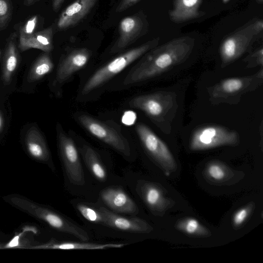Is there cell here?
<instances>
[{
  "label": "cell",
  "instance_id": "ac0fdd59",
  "mask_svg": "<svg viewBox=\"0 0 263 263\" xmlns=\"http://www.w3.org/2000/svg\"><path fill=\"white\" fill-rule=\"evenodd\" d=\"M25 141L27 151L33 158L43 162L49 160L50 153L46 143L35 127L32 126L28 130Z\"/></svg>",
  "mask_w": 263,
  "mask_h": 263
},
{
  "label": "cell",
  "instance_id": "44dd1931",
  "mask_svg": "<svg viewBox=\"0 0 263 263\" xmlns=\"http://www.w3.org/2000/svg\"><path fill=\"white\" fill-rule=\"evenodd\" d=\"M82 157L92 175L100 182H105L107 172L96 151L88 145L84 144L81 148Z\"/></svg>",
  "mask_w": 263,
  "mask_h": 263
},
{
  "label": "cell",
  "instance_id": "7c38bea8",
  "mask_svg": "<svg viewBox=\"0 0 263 263\" xmlns=\"http://www.w3.org/2000/svg\"><path fill=\"white\" fill-rule=\"evenodd\" d=\"M91 55V51L86 48H76L68 52L58 66L53 85L60 87L66 83L87 64Z\"/></svg>",
  "mask_w": 263,
  "mask_h": 263
},
{
  "label": "cell",
  "instance_id": "cb8c5ba5",
  "mask_svg": "<svg viewBox=\"0 0 263 263\" xmlns=\"http://www.w3.org/2000/svg\"><path fill=\"white\" fill-rule=\"evenodd\" d=\"M17 53L14 44L11 42L6 50L3 66V79L5 83H9L17 65Z\"/></svg>",
  "mask_w": 263,
  "mask_h": 263
},
{
  "label": "cell",
  "instance_id": "5bb4252c",
  "mask_svg": "<svg viewBox=\"0 0 263 263\" xmlns=\"http://www.w3.org/2000/svg\"><path fill=\"white\" fill-rule=\"evenodd\" d=\"M103 202L112 211L126 214H137L139 209L135 201L122 189L110 187L100 193Z\"/></svg>",
  "mask_w": 263,
  "mask_h": 263
},
{
  "label": "cell",
  "instance_id": "7402d4cb",
  "mask_svg": "<svg viewBox=\"0 0 263 263\" xmlns=\"http://www.w3.org/2000/svg\"><path fill=\"white\" fill-rule=\"evenodd\" d=\"M179 231L189 236L197 237H208L211 235V231L197 219L193 217H184L179 220L175 224Z\"/></svg>",
  "mask_w": 263,
  "mask_h": 263
},
{
  "label": "cell",
  "instance_id": "f1b7e54d",
  "mask_svg": "<svg viewBox=\"0 0 263 263\" xmlns=\"http://www.w3.org/2000/svg\"><path fill=\"white\" fill-rule=\"evenodd\" d=\"M141 0H121L116 8L117 12H122L136 5Z\"/></svg>",
  "mask_w": 263,
  "mask_h": 263
},
{
  "label": "cell",
  "instance_id": "f546056e",
  "mask_svg": "<svg viewBox=\"0 0 263 263\" xmlns=\"http://www.w3.org/2000/svg\"><path fill=\"white\" fill-rule=\"evenodd\" d=\"M9 8L7 0H0V20H4L8 16Z\"/></svg>",
  "mask_w": 263,
  "mask_h": 263
},
{
  "label": "cell",
  "instance_id": "3957f363",
  "mask_svg": "<svg viewBox=\"0 0 263 263\" xmlns=\"http://www.w3.org/2000/svg\"><path fill=\"white\" fill-rule=\"evenodd\" d=\"M159 42V38L154 39L117 56L90 76L82 86L81 94L82 96L89 95L101 88L147 52L158 46Z\"/></svg>",
  "mask_w": 263,
  "mask_h": 263
},
{
  "label": "cell",
  "instance_id": "8992f818",
  "mask_svg": "<svg viewBox=\"0 0 263 263\" xmlns=\"http://www.w3.org/2000/svg\"><path fill=\"white\" fill-rule=\"evenodd\" d=\"M262 30L263 22L259 19L252 21L226 37L219 49L221 67L228 66L241 57Z\"/></svg>",
  "mask_w": 263,
  "mask_h": 263
},
{
  "label": "cell",
  "instance_id": "6da1fadb",
  "mask_svg": "<svg viewBox=\"0 0 263 263\" xmlns=\"http://www.w3.org/2000/svg\"><path fill=\"white\" fill-rule=\"evenodd\" d=\"M194 45V39L185 36L156 46L141 57L127 74L123 84L131 85L149 80L182 63L191 54Z\"/></svg>",
  "mask_w": 263,
  "mask_h": 263
},
{
  "label": "cell",
  "instance_id": "9a60e30c",
  "mask_svg": "<svg viewBox=\"0 0 263 263\" xmlns=\"http://www.w3.org/2000/svg\"><path fill=\"white\" fill-rule=\"evenodd\" d=\"M98 0H76L61 13L57 23L59 29L76 25L88 14Z\"/></svg>",
  "mask_w": 263,
  "mask_h": 263
},
{
  "label": "cell",
  "instance_id": "83f0119b",
  "mask_svg": "<svg viewBox=\"0 0 263 263\" xmlns=\"http://www.w3.org/2000/svg\"><path fill=\"white\" fill-rule=\"evenodd\" d=\"M37 20V17L36 16L28 20L23 29V33L25 34H21V35L29 36L32 34L35 29Z\"/></svg>",
  "mask_w": 263,
  "mask_h": 263
},
{
  "label": "cell",
  "instance_id": "277c9868",
  "mask_svg": "<svg viewBox=\"0 0 263 263\" xmlns=\"http://www.w3.org/2000/svg\"><path fill=\"white\" fill-rule=\"evenodd\" d=\"M262 83V67L250 76L226 78L207 88L209 101L213 105H237L242 95L256 90Z\"/></svg>",
  "mask_w": 263,
  "mask_h": 263
},
{
  "label": "cell",
  "instance_id": "9c48e42d",
  "mask_svg": "<svg viewBox=\"0 0 263 263\" xmlns=\"http://www.w3.org/2000/svg\"><path fill=\"white\" fill-rule=\"evenodd\" d=\"M57 133L60 157L69 181L74 185H84V173L74 141L60 124L57 125Z\"/></svg>",
  "mask_w": 263,
  "mask_h": 263
},
{
  "label": "cell",
  "instance_id": "d6a6232c",
  "mask_svg": "<svg viewBox=\"0 0 263 263\" xmlns=\"http://www.w3.org/2000/svg\"><path fill=\"white\" fill-rule=\"evenodd\" d=\"M257 1L258 3H261V4H262L263 2V0H257Z\"/></svg>",
  "mask_w": 263,
  "mask_h": 263
},
{
  "label": "cell",
  "instance_id": "836d02e7",
  "mask_svg": "<svg viewBox=\"0 0 263 263\" xmlns=\"http://www.w3.org/2000/svg\"><path fill=\"white\" fill-rule=\"evenodd\" d=\"M230 0H222V2L224 3H227V2H228Z\"/></svg>",
  "mask_w": 263,
  "mask_h": 263
},
{
  "label": "cell",
  "instance_id": "4fadbf2b",
  "mask_svg": "<svg viewBox=\"0 0 263 263\" xmlns=\"http://www.w3.org/2000/svg\"><path fill=\"white\" fill-rule=\"evenodd\" d=\"M104 219V226L119 231L134 233L147 234L153 228L146 221L139 217L122 216L103 206L98 208Z\"/></svg>",
  "mask_w": 263,
  "mask_h": 263
},
{
  "label": "cell",
  "instance_id": "1f68e13d",
  "mask_svg": "<svg viewBox=\"0 0 263 263\" xmlns=\"http://www.w3.org/2000/svg\"><path fill=\"white\" fill-rule=\"evenodd\" d=\"M4 124V120L1 113L0 112V132L2 130Z\"/></svg>",
  "mask_w": 263,
  "mask_h": 263
},
{
  "label": "cell",
  "instance_id": "5b68a950",
  "mask_svg": "<svg viewBox=\"0 0 263 263\" xmlns=\"http://www.w3.org/2000/svg\"><path fill=\"white\" fill-rule=\"evenodd\" d=\"M74 118L77 122L92 136L123 156H130V143L119 125L109 121L99 120L83 112L76 114Z\"/></svg>",
  "mask_w": 263,
  "mask_h": 263
},
{
  "label": "cell",
  "instance_id": "d6986e66",
  "mask_svg": "<svg viewBox=\"0 0 263 263\" xmlns=\"http://www.w3.org/2000/svg\"><path fill=\"white\" fill-rule=\"evenodd\" d=\"M238 174L226 164L218 160H212L209 162L204 170L206 178L214 183L227 184L230 180H234L235 174Z\"/></svg>",
  "mask_w": 263,
  "mask_h": 263
},
{
  "label": "cell",
  "instance_id": "d4e9b609",
  "mask_svg": "<svg viewBox=\"0 0 263 263\" xmlns=\"http://www.w3.org/2000/svg\"><path fill=\"white\" fill-rule=\"evenodd\" d=\"M77 208L83 217L88 221L104 226L103 217L98 208H93L82 203H78Z\"/></svg>",
  "mask_w": 263,
  "mask_h": 263
},
{
  "label": "cell",
  "instance_id": "2e32d148",
  "mask_svg": "<svg viewBox=\"0 0 263 263\" xmlns=\"http://www.w3.org/2000/svg\"><path fill=\"white\" fill-rule=\"evenodd\" d=\"M201 2L202 0H175L169 14L171 20L180 23L203 16L205 13L199 10Z\"/></svg>",
  "mask_w": 263,
  "mask_h": 263
},
{
  "label": "cell",
  "instance_id": "484cf974",
  "mask_svg": "<svg viewBox=\"0 0 263 263\" xmlns=\"http://www.w3.org/2000/svg\"><path fill=\"white\" fill-rule=\"evenodd\" d=\"M254 206L253 202H250L237 210L232 217V224L234 227L238 228L242 226L251 215Z\"/></svg>",
  "mask_w": 263,
  "mask_h": 263
},
{
  "label": "cell",
  "instance_id": "30bf717a",
  "mask_svg": "<svg viewBox=\"0 0 263 263\" xmlns=\"http://www.w3.org/2000/svg\"><path fill=\"white\" fill-rule=\"evenodd\" d=\"M148 24L145 16L140 13L123 18L119 24V36L110 49L111 53L123 51L144 34Z\"/></svg>",
  "mask_w": 263,
  "mask_h": 263
},
{
  "label": "cell",
  "instance_id": "e0dca14e",
  "mask_svg": "<svg viewBox=\"0 0 263 263\" xmlns=\"http://www.w3.org/2000/svg\"><path fill=\"white\" fill-rule=\"evenodd\" d=\"M124 243H96L77 241H65L51 240L46 243L32 247L35 249H60V250H102L109 248H121Z\"/></svg>",
  "mask_w": 263,
  "mask_h": 263
},
{
  "label": "cell",
  "instance_id": "603a6c76",
  "mask_svg": "<svg viewBox=\"0 0 263 263\" xmlns=\"http://www.w3.org/2000/svg\"><path fill=\"white\" fill-rule=\"evenodd\" d=\"M50 57L47 54H43L35 62L31 69L28 76V81L33 82L40 79L50 72L53 68Z\"/></svg>",
  "mask_w": 263,
  "mask_h": 263
},
{
  "label": "cell",
  "instance_id": "4316f807",
  "mask_svg": "<svg viewBox=\"0 0 263 263\" xmlns=\"http://www.w3.org/2000/svg\"><path fill=\"white\" fill-rule=\"evenodd\" d=\"M243 61L247 64V68H254L257 66L262 67L263 48L260 47L251 53L243 59Z\"/></svg>",
  "mask_w": 263,
  "mask_h": 263
},
{
  "label": "cell",
  "instance_id": "ba28073f",
  "mask_svg": "<svg viewBox=\"0 0 263 263\" xmlns=\"http://www.w3.org/2000/svg\"><path fill=\"white\" fill-rule=\"evenodd\" d=\"M239 142V135L235 130L210 124L201 126L194 132L190 147L192 151H202L226 145H237Z\"/></svg>",
  "mask_w": 263,
  "mask_h": 263
},
{
  "label": "cell",
  "instance_id": "4dcf8cb0",
  "mask_svg": "<svg viewBox=\"0 0 263 263\" xmlns=\"http://www.w3.org/2000/svg\"><path fill=\"white\" fill-rule=\"evenodd\" d=\"M64 0H53V9L55 11H58L61 7Z\"/></svg>",
  "mask_w": 263,
  "mask_h": 263
},
{
  "label": "cell",
  "instance_id": "8fae6325",
  "mask_svg": "<svg viewBox=\"0 0 263 263\" xmlns=\"http://www.w3.org/2000/svg\"><path fill=\"white\" fill-rule=\"evenodd\" d=\"M136 191L154 214L163 215L173 206V201L166 196L164 189L157 183L139 180L137 183Z\"/></svg>",
  "mask_w": 263,
  "mask_h": 263
},
{
  "label": "cell",
  "instance_id": "52a82bcc",
  "mask_svg": "<svg viewBox=\"0 0 263 263\" xmlns=\"http://www.w3.org/2000/svg\"><path fill=\"white\" fill-rule=\"evenodd\" d=\"M137 135L146 152L169 176L177 165L165 143L146 124L139 122L135 126Z\"/></svg>",
  "mask_w": 263,
  "mask_h": 263
},
{
  "label": "cell",
  "instance_id": "e575fe53",
  "mask_svg": "<svg viewBox=\"0 0 263 263\" xmlns=\"http://www.w3.org/2000/svg\"><path fill=\"white\" fill-rule=\"evenodd\" d=\"M27 1H31V0H27Z\"/></svg>",
  "mask_w": 263,
  "mask_h": 263
},
{
  "label": "cell",
  "instance_id": "ffe728a7",
  "mask_svg": "<svg viewBox=\"0 0 263 263\" xmlns=\"http://www.w3.org/2000/svg\"><path fill=\"white\" fill-rule=\"evenodd\" d=\"M52 28L46 29L34 35H21L19 47L22 50L35 48L49 52L52 49Z\"/></svg>",
  "mask_w": 263,
  "mask_h": 263
},
{
  "label": "cell",
  "instance_id": "7a4b0ae2",
  "mask_svg": "<svg viewBox=\"0 0 263 263\" xmlns=\"http://www.w3.org/2000/svg\"><path fill=\"white\" fill-rule=\"evenodd\" d=\"M130 107L144 112L161 130L169 134L177 109V96L172 91H159L139 95L129 101Z\"/></svg>",
  "mask_w": 263,
  "mask_h": 263
}]
</instances>
